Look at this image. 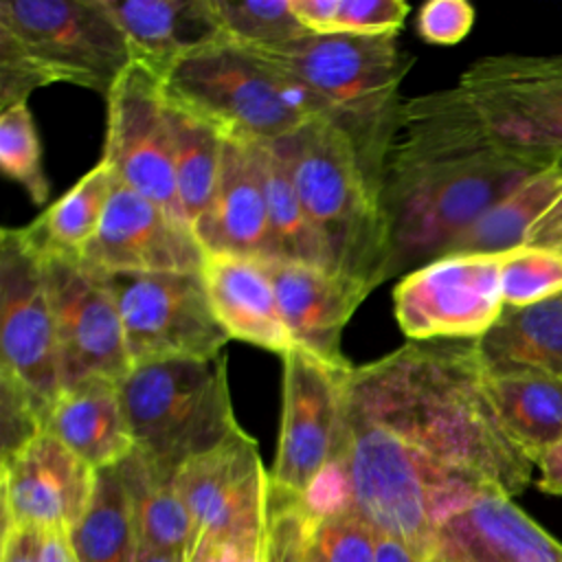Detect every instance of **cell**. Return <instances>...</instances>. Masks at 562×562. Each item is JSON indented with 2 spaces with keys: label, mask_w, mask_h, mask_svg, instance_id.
<instances>
[{
  "label": "cell",
  "mask_w": 562,
  "mask_h": 562,
  "mask_svg": "<svg viewBox=\"0 0 562 562\" xmlns=\"http://www.w3.org/2000/svg\"><path fill=\"white\" fill-rule=\"evenodd\" d=\"M202 279L213 314L231 338L279 356L296 347L261 261L233 255H206Z\"/></svg>",
  "instance_id": "cb8c5ba5"
},
{
  "label": "cell",
  "mask_w": 562,
  "mask_h": 562,
  "mask_svg": "<svg viewBox=\"0 0 562 562\" xmlns=\"http://www.w3.org/2000/svg\"><path fill=\"white\" fill-rule=\"evenodd\" d=\"M505 255V252H503ZM503 255H441L393 288V312L411 342L479 340L505 310Z\"/></svg>",
  "instance_id": "5bb4252c"
},
{
  "label": "cell",
  "mask_w": 562,
  "mask_h": 562,
  "mask_svg": "<svg viewBox=\"0 0 562 562\" xmlns=\"http://www.w3.org/2000/svg\"><path fill=\"white\" fill-rule=\"evenodd\" d=\"M347 404L476 485L514 498L531 483L536 465L498 419L476 340H408L353 367Z\"/></svg>",
  "instance_id": "7a4b0ae2"
},
{
  "label": "cell",
  "mask_w": 562,
  "mask_h": 562,
  "mask_svg": "<svg viewBox=\"0 0 562 562\" xmlns=\"http://www.w3.org/2000/svg\"><path fill=\"white\" fill-rule=\"evenodd\" d=\"M0 167L7 178L26 189L35 204L48 198L40 136L26 103L9 105L0 114Z\"/></svg>",
  "instance_id": "e575fe53"
},
{
  "label": "cell",
  "mask_w": 562,
  "mask_h": 562,
  "mask_svg": "<svg viewBox=\"0 0 562 562\" xmlns=\"http://www.w3.org/2000/svg\"><path fill=\"white\" fill-rule=\"evenodd\" d=\"M474 26V7L465 0H428L417 13L419 37L428 44L452 46Z\"/></svg>",
  "instance_id": "74e56055"
},
{
  "label": "cell",
  "mask_w": 562,
  "mask_h": 562,
  "mask_svg": "<svg viewBox=\"0 0 562 562\" xmlns=\"http://www.w3.org/2000/svg\"><path fill=\"white\" fill-rule=\"evenodd\" d=\"M292 13L314 35H397L408 4L402 0H290Z\"/></svg>",
  "instance_id": "d6a6232c"
},
{
  "label": "cell",
  "mask_w": 562,
  "mask_h": 562,
  "mask_svg": "<svg viewBox=\"0 0 562 562\" xmlns=\"http://www.w3.org/2000/svg\"><path fill=\"white\" fill-rule=\"evenodd\" d=\"M560 255H562V250H560Z\"/></svg>",
  "instance_id": "bcb514c9"
},
{
  "label": "cell",
  "mask_w": 562,
  "mask_h": 562,
  "mask_svg": "<svg viewBox=\"0 0 562 562\" xmlns=\"http://www.w3.org/2000/svg\"><path fill=\"white\" fill-rule=\"evenodd\" d=\"M130 64L127 37L105 0L0 2L2 110L57 81L108 97Z\"/></svg>",
  "instance_id": "277c9868"
},
{
  "label": "cell",
  "mask_w": 562,
  "mask_h": 562,
  "mask_svg": "<svg viewBox=\"0 0 562 562\" xmlns=\"http://www.w3.org/2000/svg\"><path fill=\"white\" fill-rule=\"evenodd\" d=\"M134 450L160 474L176 472L235 435L224 351L136 364L119 382Z\"/></svg>",
  "instance_id": "ba28073f"
},
{
  "label": "cell",
  "mask_w": 562,
  "mask_h": 562,
  "mask_svg": "<svg viewBox=\"0 0 562 562\" xmlns=\"http://www.w3.org/2000/svg\"><path fill=\"white\" fill-rule=\"evenodd\" d=\"M301 81L353 140L364 167L382 189L386 149L402 110L400 86L415 57L397 35H307L263 53Z\"/></svg>",
  "instance_id": "8992f818"
},
{
  "label": "cell",
  "mask_w": 562,
  "mask_h": 562,
  "mask_svg": "<svg viewBox=\"0 0 562 562\" xmlns=\"http://www.w3.org/2000/svg\"><path fill=\"white\" fill-rule=\"evenodd\" d=\"M213 4L226 37L259 53H274L312 35L292 13L290 0H213Z\"/></svg>",
  "instance_id": "836d02e7"
},
{
  "label": "cell",
  "mask_w": 562,
  "mask_h": 562,
  "mask_svg": "<svg viewBox=\"0 0 562 562\" xmlns=\"http://www.w3.org/2000/svg\"><path fill=\"white\" fill-rule=\"evenodd\" d=\"M536 169L490 136L459 86L406 99L382 169L386 279L446 255Z\"/></svg>",
  "instance_id": "6da1fadb"
},
{
  "label": "cell",
  "mask_w": 562,
  "mask_h": 562,
  "mask_svg": "<svg viewBox=\"0 0 562 562\" xmlns=\"http://www.w3.org/2000/svg\"><path fill=\"white\" fill-rule=\"evenodd\" d=\"M505 307H525L562 294V255L547 248H514L503 255Z\"/></svg>",
  "instance_id": "d590c367"
},
{
  "label": "cell",
  "mask_w": 562,
  "mask_h": 562,
  "mask_svg": "<svg viewBox=\"0 0 562 562\" xmlns=\"http://www.w3.org/2000/svg\"><path fill=\"white\" fill-rule=\"evenodd\" d=\"M195 237L206 255H233L255 261L270 259L261 143L224 138L215 200Z\"/></svg>",
  "instance_id": "44dd1931"
},
{
  "label": "cell",
  "mask_w": 562,
  "mask_h": 562,
  "mask_svg": "<svg viewBox=\"0 0 562 562\" xmlns=\"http://www.w3.org/2000/svg\"><path fill=\"white\" fill-rule=\"evenodd\" d=\"M40 562H77L66 531H46L44 533Z\"/></svg>",
  "instance_id": "b9f144b4"
},
{
  "label": "cell",
  "mask_w": 562,
  "mask_h": 562,
  "mask_svg": "<svg viewBox=\"0 0 562 562\" xmlns=\"http://www.w3.org/2000/svg\"><path fill=\"white\" fill-rule=\"evenodd\" d=\"M299 562H323L321 555L316 553L314 544H312V533H310V542H307V547H305V551H303V555H301Z\"/></svg>",
  "instance_id": "f6af8a7d"
},
{
  "label": "cell",
  "mask_w": 562,
  "mask_h": 562,
  "mask_svg": "<svg viewBox=\"0 0 562 562\" xmlns=\"http://www.w3.org/2000/svg\"><path fill=\"white\" fill-rule=\"evenodd\" d=\"M283 358V397L270 490L305 498L336 463L342 437V413L349 364H331L303 347Z\"/></svg>",
  "instance_id": "4fadbf2b"
},
{
  "label": "cell",
  "mask_w": 562,
  "mask_h": 562,
  "mask_svg": "<svg viewBox=\"0 0 562 562\" xmlns=\"http://www.w3.org/2000/svg\"><path fill=\"white\" fill-rule=\"evenodd\" d=\"M165 99L215 125L224 138L274 143L301 130L325 105L259 50L231 40L180 61L162 81Z\"/></svg>",
  "instance_id": "52a82bcc"
},
{
  "label": "cell",
  "mask_w": 562,
  "mask_h": 562,
  "mask_svg": "<svg viewBox=\"0 0 562 562\" xmlns=\"http://www.w3.org/2000/svg\"><path fill=\"white\" fill-rule=\"evenodd\" d=\"M112 184V167L105 160H99L42 215L29 226H22L24 237L42 257L79 259L97 235Z\"/></svg>",
  "instance_id": "f1b7e54d"
},
{
  "label": "cell",
  "mask_w": 562,
  "mask_h": 562,
  "mask_svg": "<svg viewBox=\"0 0 562 562\" xmlns=\"http://www.w3.org/2000/svg\"><path fill=\"white\" fill-rule=\"evenodd\" d=\"M97 470L48 430L0 459L2 527L70 533L88 509Z\"/></svg>",
  "instance_id": "e0dca14e"
},
{
  "label": "cell",
  "mask_w": 562,
  "mask_h": 562,
  "mask_svg": "<svg viewBox=\"0 0 562 562\" xmlns=\"http://www.w3.org/2000/svg\"><path fill=\"white\" fill-rule=\"evenodd\" d=\"M261 266L296 347L331 364H349L340 351V334L373 288L321 266L290 261H261Z\"/></svg>",
  "instance_id": "ffe728a7"
},
{
  "label": "cell",
  "mask_w": 562,
  "mask_h": 562,
  "mask_svg": "<svg viewBox=\"0 0 562 562\" xmlns=\"http://www.w3.org/2000/svg\"><path fill=\"white\" fill-rule=\"evenodd\" d=\"M173 485L191 518L187 562L215 553L259 558L270 501V472L257 441L239 428L213 450L189 459Z\"/></svg>",
  "instance_id": "9c48e42d"
},
{
  "label": "cell",
  "mask_w": 562,
  "mask_h": 562,
  "mask_svg": "<svg viewBox=\"0 0 562 562\" xmlns=\"http://www.w3.org/2000/svg\"><path fill=\"white\" fill-rule=\"evenodd\" d=\"M123 29L132 61L158 79L193 53L228 40L213 0H105Z\"/></svg>",
  "instance_id": "603a6c76"
},
{
  "label": "cell",
  "mask_w": 562,
  "mask_h": 562,
  "mask_svg": "<svg viewBox=\"0 0 562 562\" xmlns=\"http://www.w3.org/2000/svg\"><path fill=\"white\" fill-rule=\"evenodd\" d=\"M68 538L77 562H132L136 531L119 465L97 470L88 509Z\"/></svg>",
  "instance_id": "1f68e13d"
},
{
  "label": "cell",
  "mask_w": 562,
  "mask_h": 562,
  "mask_svg": "<svg viewBox=\"0 0 562 562\" xmlns=\"http://www.w3.org/2000/svg\"><path fill=\"white\" fill-rule=\"evenodd\" d=\"M457 86L505 151L533 167L562 160V53L485 55Z\"/></svg>",
  "instance_id": "30bf717a"
},
{
  "label": "cell",
  "mask_w": 562,
  "mask_h": 562,
  "mask_svg": "<svg viewBox=\"0 0 562 562\" xmlns=\"http://www.w3.org/2000/svg\"><path fill=\"white\" fill-rule=\"evenodd\" d=\"M281 145L327 270L375 290L386 281L389 228L382 189L351 136L331 119L314 116Z\"/></svg>",
  "instance_id": "3957f363"
},
{
  "label": "cell",
  "mask_w": 562,
  "mask_h": 562,
  "mask_svg": "<svg viewBox=\"0 0 562 562\" xmlns=\"http://www.w3.org/2000/svg\"><path fill=\"white\" fill-rule=\"evenodd\" d=\"M476 345L487 371L529 369L562 382V294L505 307Z\"/></svg>",
  "instance_id": "484cf974"
},
{
  "label": "cell",
  "mask_w": 562,
  "mask_h": 562,
  "mask_svg": "<svg viewBox=\"0 0 562 562\" xmlns=\"http://www.w3.org/2000/svg\"><path fill=\"white\" fill-rule=\"evenodd\" d=\"M202 562H259V558H246V555H239V553H215V555H211L209 560H202Z\"/></svg>",
  "instance_id": "ee69618b"
},
{
  "label": "cell",
  "mask_w": 562,
  "mask_h": 562,
  "mask_svg": "<svg viewBox=\"0 0 562 562\" xmlns=\"http://www.w3.org/2000/svg\"><path fill=\"white\" fill-rule=\"evenodd\" d=\"M44 531L33 527H2L0 562H40Z\"/></svg>",
  "instance_id": "f35d334b"
},
{
  "label": "cell",
  "mask_w": 562,
  "mask_h": 562,
  "mask_svg": "<svg viewBox=\"0 0 562 562\" xmlns=\"http://www.w3.org/2000/svg\"><path fill=\"white\" fill-rule=\"evenodd\" d=\"M261 173L268 198L270 259L327 268L318 235L301 204L290 160L281 140L261 143Z\"/></svg>",
  "instance_id": "4dcf8cb0"
},
{
  "label": "cell",
  "mask_w": 562,
  "mask_h": 562,
  "mask_svg": "<svg viewBox=\"0 0 562 562\" xmlns=\"http://www.w3.org/2000/svg\"><path fill=\"white\" fill-rule=\"evenodd\" d=\"M487 389L505 432L536 465L562 437V382L538 371L509 369L487 371Z\"/></svg>",
  "instance_id": "4316f807"
},
{
  "label": "cell",
  "mask_w": 562,
  "mask_h": 562,
  "mask_svg": "<svg viewBox=\"0 0 562 562\" xmlns=\"http://www.w3.org/2000/svg\"><path fill=\"white\" fill-rule=\"evenodd\" d=\"M119 468L130 494L136 547L187 558L191 518L173 479L160 474L138 450L123 459Z\"/></svg>",
  "instance_id": "f546056e"
},
{
  "label": "cell",
  "mask_w": 562,
  "mask_h": 562,
  "mask_svg": "<svg viewBox=\"0 0 562 562\" xmlns=\"http://www.w3.org/2000/svg\"><path fill=\"white\" fill-rule=\"evenodd\" d=\"M522 246L562 250V160L531 171L490 206L446 255H503Z\"/></svg>",
  "instance_id": "7402d4cb"
},
{
  "label": "cell",
  "mask_w": 562,
  "mask_h": 562,
  "mask_svg": "<svg viewBox=\"0 0 562 562\" xmlns=\"http://www.w3.org/2000/svg\"><path fill=\"white\" fill-rule=\"evenodd\" d=\"M57 327L61 391L88 380L121 382L132 371L119 307L103 274L81 259L42 257Z\"/></svg>",
  "instance_id": "2e32d148"
},
{
  "label": "cell",
  "mask_w": 562,
  "mask_h": 562,
  "mask_svg": "<svg viewBox=\"0 0 562 562\" xmlns=\"http://www.w3.org/2000/svg\"><path fill=\"white\" fill-rule=\"evenodd\" d=\"M338 463L351 507L382 536H393L428 560L437 522L485 490L415 450L386 426L347 404Z\"/></svg>",
  "instance_id": "5b68a950"
},
{
  "label": "cell",
  "mask_w": 562,
  "mask_h": 562,
  "mask_svg": "<svg viewBox=\"0 0 562 562\" xmlns=\"http://www.w3.org/2000/svg\"><path fill=\"white\" fill-rule=\"evenodd\" d=\"M46 430L94 470L119 465L134 452L119 382L110 378H88L64 389Z\"/></svg>",
  "instance_id": "d4e9b609"
},
{
  "label": "cell",
  "mask_w": 562,
  "mask_h": 562,
  "mask_svg": "<svg viewBox=\"0 0 562 562\" xmlns=\"http://www.w3.org/2000/svg\"><path fill=\"white\" fill-rule=\"evenodd\" d=\"M132 562H187V558L184 555H176V553H165V551H154V549L136 547Z\"/></svg>",
  "instance_id": "7bdbcfd3"
},
{
  "label": "cell",
  "mask_w": 562,
  "mask_h": 562,
  "mask_svg": "<svg viewBox=\"0 0 562 562\" xmlns=\"http://www.w3.org/2000/svg\"><path fill=\"white\" fill-rule=\"evenodd\" d=\"M0 382L22 389L46 413V422L61 395L44 259L22 228L0 233Z\"/></svg>",
  "instance_id": "7c38bea8"
},
{
  "label": "cell",
  "mask_w": 562,
  "mask_h": 562,
  "mask_svg": "<svg viewBox=\"0 0 562 562\" xmlns=\"http://www.w3.org/2000/svg\"><path fill=\"white\" fill-rule=\"evenodd\" d=\"M428 562H562V542L512 496L485 487L437 522Z\"/></svg>",
  "instance_id": "d6986e66"
},
{
  "label": "cell",
  "mask_w": 562,
  "mask_h": 562,
  "mask_svg": "<svg viewBox=\"0 0 562 562\" xmlns=\"http://www.w3.org/2000/svg\"><path fill=\"white\" fill-rule=\"evenodd\" d=\"M536 468L538 490L551 496H562V437L538 457Z\"/></svg>",
  "instance_id": "ab89813d"
},
{
  "label": "cell",
  "mask_w": 562,
  "mask_h": 562,
  "mask_svg": "<svg viewBox=\"0 0 562 562\" xmlns=\"http://www.w3.org/2000/svg\"><path fill=\"white\" fill-rule=\"evenodd\" d=\"M123 323L132 367L222 353L231 336L213 314L202 272H101Z\"/></svg>",
  "instance_id": "8fae6325"
},
{
  "label": "cell",
  "mask_w": 562,
  "mask_h": 562,
  "mask_svg": "<svg viewBox=\"0 0 562 562\" xmlns=\"http://www.w3.org/2000/svg\"><path fill=\"white\" fill-rule=\"evenodd\" d=\"M167 121L180 209L191 231L198 233L215 200L224 134L198 114L169 101Z\"/></svg>",
  "instance_id": "83f0119b"
},
{
  "label": "cell",
  "mask_w": 562,
  "mask_h": 562,
  "mask_svg": "<svg viewBox=\"0 0 562 562\" xmlns=\"http://www.w3.org/2000/svg\"><path fill=\"white\" fill-rule=\"evenodd\" d=\"M375 542L378 531L351 505L312 518V544L323 562H375Z\"/></svg>",
  "instance_id": "8d00e7d4"
},
{
  "label": "cell",
  "mask_w": 562,
  "mask_h": 562,
  "mask_svg": "<svg viewBox=\"0 0 562 562\" xmlns=\"http://www.w3.org/2000/svg\"><path fill=\"white\" fill-rule=\"evenodd\" d=\"M375 562H428L422 553H417L406 542L378 533L375 542Z\"/></svg>",
  "instance_id": "60d3db41"
},
{
  "label": "cell",
  "mask_w": 562,
  "mask_h": 562,
  "mask_svg": "<svg viewBox=\"0 0 562 562\" xmlns=\"http://www.w3.org/2000/svg\"><path fill=\"white\" fill-rule=\"evenodd\" d=\"M79 259L99 272H202L206 252L189 224L114 178L97 235Z\"/></svg>",
  "instance_id": "ac0fdd59"
},
{
  "label": "cell",
  "mask_w": 562,
  "mask_h": 562,
  "mask_svg": "<svg viewBox=\"0 0 562 562\" xmlns=\"http://www.w3.org/2000/svg\"><path fill=\"white\" fill-rule=\"evenodd\" d=\"M105 99L108 130L101 160L112 167L119 182L187 224L176 191L162 79L132 61Z\"/></svg>",
  "instance_id": "9a60e30c"
}]
</instances>
